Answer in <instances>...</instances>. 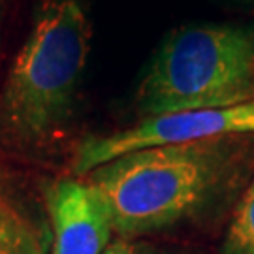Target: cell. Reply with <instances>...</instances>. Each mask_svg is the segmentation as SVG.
Returning <instances> with one entry per match:
<instances>
[{"instance_id":"obj_5","label":"cell","mask_w":254,"mask_h":254,"mask_svg":"<svg viewBox=\"0 0 254 254\" xmlns=\"http://www.w3.org/2000/svg\"><path fill=\"white\" fill-rule=\"evenodd\" d=\"M51 254H104L115 234L113 217L98 189L83 179H61L47 190Z\"/></svg>"},{"instance_id":"obj_6","label":"cell","mask_w":254,"mask_h":254,"mask_svg":"<svg viewBox=\"0 0 254 254\" xmlns=\"http://www.w3.org/2000/svg\"><path fill=\"white\" fill-rule=\"evenodd\" d=\"M0 254H47L34 224L0 189Z\"/></svg>"},{"instance_id":"obj_2","label":"cell","mask_w":254,"mask_h":254,"mask_svg":"<svg viewBox=\"0 0 254 254\" xmlns=\"http://www.w3.org/2000/svg\"><path fill=\"white\" fill-rule=\"evenodd\" d=\"M91 42L81 0H40L2 87L0 127L8 136L38 143L68 125Z\"/></svg>"},{"instance_id":"obj_3","label":"cell","mask_w":254,"mask_h":254,"mask_svg":"<svg viewBox=\"0 0 254 254\" xmlns=\"http://www.w3.org/2000/svg\"><path fill=\"white\" fill-rule=\"evenodd\" d=\"M249 102H254V27L239 23H192L168 32L134 96L143 119Z\"/></svg>"},{"instance_id":"obj_9","label":"cell","mask_w":254,"mask_h":254,"mask_svg":"<svg viewBox=\"0 0 254 254\" xmlns=\"http://www.w3.org/2000/svg\"><path fill=\"white\" fill-rule=\"evenodd\" d=\"M237 4H241V6H245V8H251L254 9V0H234Z\"/></svg>"},{"instance_id":"obj_7","label":"cell","mask_w":254,"mask_h":254,"mask_svg":"<svg viewBox=\"0 0 254 254\" xmlns=\"http://www.w3.org/2000/svg\"><path fill=\"white\" fill-rule=\"evenodd\" d=\"M222 254H254V177L234 209L222 241Z\"/></svg>"},{"instance_id":"obj_1","label":"cell","mask_w":254,"mask_h":254,"mask_svg":"<svg viewBox=\"0 0 254 254\" xmlns=\"http://www.w3.org/2000/svg\"><path fill=\"white\" fill-rule=\"evenodd\" d=\"M254 136L141 149L92 170L121 239L168 232L218 209L245 179Z\"/></svg>"},{"instance_id":"obj_8","label":"cell","mask_w":254,"mask_h":254,"mask_svg":"<svg viewBox=\"0 0 254 254\" xmlns=\"http://www.w3.org/2000/svg\"><path fill=\"white\" fill-rule=\"evenodd\" d=\"M104 254H170L145 243V241H137V239H119L115 243L108 247V251Z\"/></svg>"},{"instance_id":"obj_4","label":"cell","mask_w":254,"mask_h":254,"mask_svg":"<svg viewBox=\"0 0 254 254\" xmlns=\"http://www.w3.org/2000/svg\"><path fill=\"white\" fill-rule=\"evenodd\" d=\"M226 136H254V102L147 117L134 127L85 137L75 149L72 168L75 175L85 177L98 166L127 153Z\"/></svg>"}]
</instances>
